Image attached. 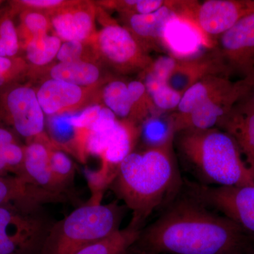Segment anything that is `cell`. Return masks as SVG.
Returning a JSON list of instances; mask_svg holds the SVG:
<instances>
[{
  "label": "cell",
  "instance_id": "6da1fadb",
  "mask_svg": "<svg viewBox=\"0 0 254 254\" xmlns=\"http://www.w3.org/2000/svg\"><path fill=\"white\" fill-rule=\"evenodd\" d=\"M254 241L235 222L187 194L142 229L134 245L157 254H244Z\"/></svg>",
  "mask_w": 254,
  "mask_h": 254
},
{
  "label": "cell",
  "instance_id": "7a4b0ae2",
  "mask_svg": "<svg viewBox=\"0 0 254 254\" xmlns=\"http://www.w3.org/2000/svg\"><path fill=\"white\" fill-rule=\"evenodd\" d=\"M174 139L143 151H133L120 164L109 188L131 210L128 226L141 230L150 215L170 205L182 190Z\"/></svg>",
  "mask_w": 254,
  "mask_h": 254
},
{
  "label": "cell",
  "instance_id": "3957f363",
  "mask_svg": "<svg viewBox=\"0 0 254 254\" xmlns=\"http://www.w3.org/2000/svg\"><path fill=\"white\" fill-rule=\"evenodd\" d=\"M174 142L185 161L210 186H254L251 168L233 138L218 128L188 129Z\"/></svg>",
  "mask_w": 254,
  "mask_h": 254
},
{
  "label": "cell",
  "instance_id": "277c9868",
  "mask_svg": "<svg viewBox=\"0 0 254 254\" xmlns=\"http://www.w3.org/2000/svg\"><path fill=\"white\" fill-rule=\"evenodd\" d=\"M127 207L87 202L55 222L40 254H74L78 250L120 230Z\"/></svg>",
  "mask_w": 254,
  "mask_h": 254
},
{
  "label": "cell",
  "instance_id": "5b68a950",
  "mask_svg": "<svg viewBox=\"0 0 254 254\" xmlns=\"http://www.w3.org/2000/svg\"><path fill=\"white\" fill-rule=\"evenodd\" d=\"M54 222L43 208L0 207V254H40Z\"/></svg>",
  "mask_w": 254,
  "mask_h": 254
},
{
  "label": "cell",
  "instance_id": "8992f818",
  "mask_svg": "<svg viewBox=\"0 0 254 254\" xmlns=\"http://www.w3.org/2000/svg\"><path fill=\"white\" fill-rule=\"evenodd\" d=\"M169 5L177 15L193 21L215 47L219 37L254 11V0L169 1Z\"/></svg>",
  "mask_w": 254,
  "mask_h": 254
},
{
  "label": "cell",
  "instance_id": "52a82bcc",
  "mask_svg": "<svg viewBox=\"0 0 254 254\" xmlns=\"http://www.w3.org/2000/svg\"><path fill=\"white\" fill-rule=\"evenodd\" d=\"M187 194L242 227L254 240V186L216 187L187 184Z\"/></svg>",
  "mask_w": 254,
  "mask_h": 254
},
{
  "label": "cell",
  "instance_id": "ba28073f",
  "mask_svg": "<svg viewBox=\"0 0 254 254\" xmlns=\"http://www.w3.org/2000/svg\"><path fill=\"white\" fill-rule=\"evenodd\" d=\"M0 120L30 143L41 136L45 128V113L35 90L15 84L1 88Z\"/></svg>",
  "mask_w": 254,
  "mask_h": 254
},
{
  "label": "cell",
  "instance_id": "9c48e42d",
  "mask_svg": "<svg viewBox=\"0 0 254 254\" xmlns=\"http://www.w3.org/2000/svg\"><path fill=\"white\" fill-rule=\"evenodd\" d=\"M97 46L107 63L121 72L144 71L153 62L131 31L116 23L108 24L100 30Z\"/></svg>",
  "mask_w": 254,
  "mask_h": 254
},
{
  "label": "cell",
  "instance_id": "30bf717a",
  "mask_svg": "<svg viewBox=\"0 0 254 254\" xmlns=\"http://www.w3.org/2000/svg\"><path fill=\"white\" fill-rule=\"evenodd\" d=\"M215 50L230 74L250 75L254 68V11L219 37Z\"/></svg>",
  "mask_w": 254,
  "mask_h": 254
},
{
  "label": "cell",
  "instance_id": "8fae6325",
  "mask_svg": "<svg viewBox=\"0 0 254 254\" xmlns=\"http://www.w3.org/2000/svg\"><path fill=\"white\" fill-rule=\"evenodd\" d=\"M247 91L248 81L245 77L239 81L238 86L233 91L207 100L186 116L175 118L170 115L175 134L184 130L218 128L222 119L235 103L245 96Z\"/></svg>",
  "mask_w": 254,
  "mask_h": 254
},
{
  "label": "cell",
  "instance_id": "7c38bea8",
  "mask_svg": "<svg viewBox=\"0 0 254 254\" xmlns=\"http://www.w3.org/2000/svg\"><path fill=\"white\" fill-rule=\"evenodd\" d=\"M162 46L178 60H190L204 54L215 46L191 20L175 15L167 23L162 37Z\"/></svg>",
  "mask_w": 254,
  "mask_h": 254
},
{
  "label": "cell",
  "instance_id": "4fadbf2b",
  "mask_svg": "<svg viewBox=\"0 0 254 254\" xmlns=\"http://www.w3.org/2000/svg\"><path fill=\"white\" fill-rule=\"evenodd\" d=\"M71 200L68 195L43 190L27 178L0 175V207L41 209L48 203H64Z\"/></svg>",
  "mask_w": 254,
  "mask_h": 254
},
{
  "label": "cell",
  "instance_id": "5bb4252c",
  "mask_svg": "<svg viewBox=\"0 0 254 254\" xmlns=\"http://www.w3.org/2000/svg\"><path fill=\"white\" fill-rule=\"evenodd\" d=\"M210 75L227 77L230 75L215 49L193 59H177L166 83L182 95L190 86Z\"/></svg>",
  "mask_w": 254,
  "mask_h": 254
},
{
  "label": "cell",
  "instance_id": "9a60e30c",
  "mask_svg": "<svg viewBox=\"0 0 254 254\" xmlns=\"http://www.w3.org/2000/svg\"><path fill=\"white\" fill-rule=\"evenodd\" d=\"M218 128L236 141L242 154L254 170V105L244 96L222 119Z\"/></svg>",
  "mask_w": 254,
  "mask_h": 254
},
{
  "label": "cell",
  "instance_id": "2e32d148",
  "mask_svg": "<svg viewBox=\"0 0 254 254\" xmlns=\"http://www.w3.org/2000/svg\"><path fill=\"white\" fill-rule=\"evenodd\" d=\"M50 145L41 141H33L24 147L23 168L26 177L37 186L53 193L68 195L70 190L63 186L55 177L50 167Z\"/></svg>",
  "mask_w": 254,
  "mask_h": 254
},
{
  "label": "cell",
  "instance_id": "e0dca14e",
  "mask_svg": "<svg viewBox=\"0 0 254 254\" xmlns=\"http://www.w3.org/2000/svg\"><path fill=\"white\" fill-rule=\"evenodd\" d=\"M56 36L62 41H86L94 28V15L88 6L73 5L55 10L50 20Z\"/></svg>",
  "mask_w": 254,
  "mask_h": 254
},
{
  "label": "cell",
  "instance_id": "ac0fdd59",
  "mask_svg": "<svg viewBox=\"0 0 254 254\" xmlns=\"http://www.w3.org/2000/svg\"><path fill=\"white\" fill-rule=\"evenodd\" d=\"M238 83L239 81L233 83L228 77L222 75L206 76L184 93L180 104L172 115L175 118L186 116L207 100L233 91Z\"/></svg>",
  "mask_w": 254,
  "mask_h": 254
},
{
  "label": "cell",
  "instance_id": "d6986e66",
  "mask_svg": "<svg viewBox=\"0 0 254 254\" xmlns=\"http://www.w3.org/2000/svg\"><path fill=\"white\" fill-rule=\"evenodd\" d=\"M176 15L165 1L161 8L148 14L127 15L128 30L145 49L162 46V37L167 23Z\"/></svg>",
  "mask_w": 254,
  "mask_h": 254
},
{
  "label": "cell",
  "instance_id": "ffe728a7",
  "mask_svg": "<svg viewBox=\"0 0 254 254\" xmlns=\"http://www.w3.org/2000/svg\"><path fill=\"white\" fill-rule=\"evenodd\" d=\"M36 94L45 115L55 116L78 105L83 91L81 87L50 78L41 85Z\"/></svg>",
  "mask_w": 254,
  "mask_h": 254
},
{
  "label": "cell",
  "instance_id": "44dd1931",
  "mask_svg": "<svg viewBox=\"0 0 254 254\" xmlns=\"http://www.w3.org/2000/svg\"><path fill=\"white\" fill-rule=\"evenodd\" d=\"M141 231L128 225L89 244L74 254H126L136 243Z\"/></svg>",
  "mask_w": 254,
  "mask_h": 254
},
{
  "label": "cell",
  "instance_id": "7402d4cb",
  "mask_svg": "<svg viewBox=\"0 0 254 254\" xmlns=\"http://www.w3.org/2000/svg\"><path fill=\"white\" fill-rule=\"evenodd\" d=\"M51 78L81 87L91 86L99 80L100 72L93 64L80 60L58 63L50 69Z\"/></svg>",
  "mask_w": 254,
  "mask_h": 254
},
{
  "label": "cell",
  "instance_id": "603a6c76",
  "mask_svg": "<svg viewBox=\"0 0 254 254\" xmlns=\"http://www.w3.org/2000/svg\"><path fill=\"white\" fill-rule=\"evenodd\" d=\"M61 45L60 38L48 33L33 37L25 43L26 58L32 64L45 66L56 58Z\"/></svg>",
  "mask_w": 254,
  "mask_h": 254
},
{
  "label": "cell",
  "instance_id": "cb8c5ba5",
  "mask_svg": "<svg viewBox=\"0 0 254 254\" xmlns=\"http://www.w3.org/2000/svg\"><path fill=\"white\" fill-rule=\"evenodd\" d=\"M105 106L111 110L117 118L131 120L132 105L127 83L120 80L109 82L103 91Z\"/></svg>",
  "mask_w": 254,
  "mask_h": 254
},
{
  "label": "cell",
  "instance_id": "d4e9b609",
  "mask_svg": "<svg viewBox=\"0 0 254 254\" xmlns=\"http://www.w3.org/2000/svg\"><path fill=\"white\" fill-rule=\"evenodd\" d=\"M141 133L148 147L164 144L175 138L171 118L161 115L150 116L143 121Z\"/></svg>",
  "mask_w": 254,
  "mask_h": 254
},
{
  "label": "cell",
  "instance_id": "484cf974",
  "mask_svg": "<svg viewBox=\"0 0 254 254\" xmlns=\"http://www.w3.org/2000/svg\"><path fill=\"white\" fill-rule=\"evenodd\" d=\"M13 14L11 9L0 14V57L3 58H16L20 49V37Z\"/></svg>",
  "mask_w": 254,
  "mask_h": 254
},
{
  "label": "cell",
  "instance_id": "4316f807",
  "mask_svg": "<svg viewBox=\"0 0 254 254\" xmlns=\"http://www.w3.org/2000/svg\"><path fill=\"white\" fill-rule=\"evenodd\" d=\"M50 167L55 177L66 189L70 190L75 175V168L73 162L66 153L56 149L55 147L49 148Z\"/></svg>",
  "mask_w": 254,
  "mask_h": 254
},
{
  "label": "cell",
  "instance_id": "83f0119b",
  "mask_svg": "<svg viewBox=\"0 0 254 254\" xmlns=\"http://www.w3.org/2000/svg\"><path fill=\"white\" fill-rule=\"evenodd\" d=\"M147 91L160 113L176 110L181 101L182 95L165 83L147 88Z\"/></svg>",
  "mask_w": 254,
  "mask_h": 254
},
{
  "label": "cell",
  "instance_id": "f1b7e54d",
  "mask_svg": "<svg viewBox=\"0 0 254 254\" xmlns=\"http://www.w3.org/2000/svg\"><path fill=\"white\" fill-rule=\"evenodd\" d=\"M21 14V28L26 43L33 37L48 33L50 21L46 15L35 10H24Z\"/></svg>",
  "mask_w": 254,
  "mask_h": 254
},
{
  "label": "cell",
  "instance_id": "f546056e",
  "mask_svg": "<svg viewBox=\"0 0 254 254\" xmlns=\"http://www.w3.org/2000/svg\"><path fill=\"white\" fill-rule=\"evenodd\" d=\"M24 68L23 60L0 57V89L12 84Z\"/></svg>",
  "mask_w": 254,
  "mask_h": 254
},
{
  "label": "cell",
  "instance_id": "4dcf8cb0",
  "mask_svg": "<svg viewBox=\"0 0 254 254\" xmlns=\"http://www.w3.org/2000/svg\"><path fill=\"white\" fill-rule=\"evenodd\" d=\"M103 105H93L87 107L83 111L68 115V122L74 128L75 132L85 131L89 129L98 120Z\"/></svg>",
  "mask_w": 254,
  "mask_h": 254
},
{
  "label": "cell",
  "instance_id": "1f68e13d",
  "mask_svg": "<svg viewBox=\"0 0 254 254\" xmlns=\"http://www.w3.org/2000/svg\"><path fill=\"white\" fill-rule=\"evenodd\" d=\"M165 4L163 0H133L117 3L119 9L125 14H148L154 12Z\"/></svg>",
  "mask_w": 254,
  "mask_h": 254
},
{
  "label": "cell",
  "instance_id": "d6a6232c",
  "mask_svg": "<svg viewBox=\"0 0 254 254\" xmlns=\"http://www.w3.org/2000/svg\"><path fill=\"white\" fill-rule=\"evenodd\" d=\"M83 50L84 48L82 42H63L60 46L56 58L60 63L77 61L81 60Z\"/></svg>",
  "mask_w": 254,
  "mask_h": 254
},
{
  "label": "cell",
  "instance_id": "836d02e7",
  "mask_svg": "<svg viewBox=\"0 0 254 254\" xmlns=\"http://www.w3.org/2000/svg\"><path fill=\"white\" fill-rule=\"evenodd\" d=\"M246 78L248 80V91L246 93L245 97L248 98L254 105V68L252 73L246 76Z\"/></svg>",
  "mask_w": 254,
  "mask_h": 254
},
{
  "label": "cell",
  "instance_id": "e575fe53",
  "mask_svg": "<svg viewBox=\"0 0 254 254\" xmlns=\"http://www.w3.org/2000/svg\"><path fill=\"white\" fill-rule=\"evenodd\" d=\"M138 254H157L150 252H140Z\"/></svg>",
  "mask_w": 254,
  "mask_h": 254
},
{
  "label": "cell",
  "instance_id": "d590c367",
  "mask_svg": "<svg viewBox=\"0 0 254 254\" xmlns=\"http://www.w3.org/2000/svg\"><path fill=\"white\" fill-rule=\"evenodd\" d=\"M1 3H2V1H0V6H1Z\"/></svg>",
  "mask_w": 254,
  "mask_h": 254
},
{
  "label": "cell",
  "instance_id": "8d00e7d4",
  "mask_svg": "<svg viewBox=\"0 0 254 254\" xmlns=\"http://www.w3.org/2000/svg\"></svg>",
  "mask_w": 254,
  "mask_h": 254
}]
</instances>
